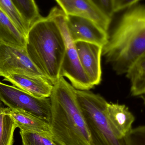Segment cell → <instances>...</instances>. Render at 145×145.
<instances>
[{
	"instance_id": "6da1fadb",
	"label": "cell",
	"mask_w": 145,
	"mask_h": 145,
	"mask_svg": "<svg viewBox=\"0 0 145 145\" xmlns=\"http://www.w3.org/2000/svg\"><path fill=\"white\" fill-rule=\"evenodd\" d=\"M76 89L63 77L54 84L50 97V124L53 138L58 145H93Z\"/></svg>"
},
{
	"instance_id": "7a4b0ae2",
	"label": "cell",
	"mask_w": 145,
	"mask_h": 145,
	"mask_svg": "<svg viewBox=\"0 0 145 145\" xmlns=\"http://www.w3.org/2000/svg\"><path fill=\"white\" fill-rule=\"evenodd\" d=\"M145 52V5L130 8L123 15L102 55L118 75L127 74Z\"/></svg>"
},
{
	"instance_id": "3957f363",
	"label": "cell",
	"mask_w": 145,
	"mask_h": 145,
	"mask_svg": "<svg viewBox=\"0 0 145 145\" xmlns=\"http://www.w3.org/2000/svg\"><path fill=\"white\" fill-rule=\"evenodd\" d=\"M26 50L33 63L54 84L60 77L65 53L64 39L58 25L48 16L42 17L31 26Z\"/></svg>"
},
{
	"instance_id": "277c9868",
	"label": "cell",
	"mask_w": 145,
	"mask_h": 145,
	"mask_svg": "<svg viewBox=\"0 0 145 145\" xmlns=\"http://www.w3.org/2000/svg\"><path fill=\"white\" fill-rule=\"evenodd\" d=\"M76 95L89 130L93 145H127L113 132L106 113L107 102L99 95L76 89Z\"/></svg>"
},
{
	"instance_id": "5b68a950",
	"label": "cell",
	"mask_w": 145,
	"mask_h": 145,
	"mask_svg": "<svg viewBox=\"0 0 145 145\" xmlns=\"http://www.w3.org/2000/svg\"><path fill=\"white\" fill-rule=\"evenodd\" d=\"M50 16L57 24L62 32L65 44V53L61 67L60 77H65L76 89L87 90L93 88L90 82L81 65L75 42L71 39L65 22L66 14L62 9L54 7L51 10Z\"/></svg>"
},
{
	"instance_id": "8992f818",
	"label": "cell",
	"mask_w": 145,
	"mask_h": 145,
	"mask_svg": "<svg viewBox=\"0 0 145 145\" xmlns=\"http://www.w3.org/2000/svg\"><path fill=\"white\" fill-rule=\"evenodd\" d=\"M0 100L11 110L25 112L50 123V98H37L15 86L0 82Z\"/></svg>"
},
{
	"instance_id": "52a82bcc",
	"label": "cell",
	"mask_w": 145,
	"mask_h": 145,
	"mask_svg": "<svg viewBox=\"0 0 145 145\" xmlns=\"http://www.w3.org/2000/svg\"><path fill=\"white\" fill-rule=\"evenodd\" d=\"M12 73L45 77L33 63L26 49L0 42V76Z\"/></svg>"
},
{
	"instance_id": "ba28073f",
	"label": "cell",
	"mask_w": 145,
	"mask_h": 145,
	"mask_svg": "<svg viewBox=\"0 0 145 145\" xmlns=\"http://www.w3.org/2000/svg\"><path fill=\"white\" fill-rule=\"evenodd\" d=\"M66 26L74 42L84 41L104 47L109 40L106 31L90 20L82 17L66 15Z\"/></svg>"
},
{
	"instance_id": "9c48e42d",
	"label": "cell",
	"mask_w": 145,
	"mask_h": 145,
	"mask_svg": "<svg viewBox=\"0 0 145 145\" xmlns=\"http://www.w3.org/2000/svg\"><path fill=\"white\" fill-rule=\"evenodd\" d=\"M82 67L92 84H99L101 81V58L103 47L84 41L75 42Z\"/></svg>"
},
{
	"instance_id": "30bf717a",
	"label": "cell",
	"mask_w": 145,
	"mask_h": 145,
	"mask_svg": "<svg viewBox=\"0 0 145 145\" xmlns=\"http://www.w3.org/2000/svg\"><path fill=\"white\" fill-rule=\"evenodd\" d=\"M66 15L88 19L107 32L112 19L103 14L90 0H56Z\"/></svg>"
},
{
	"instance_id": "8fae6325",
	"label": "cell",
	"mask_w": 145,
	"mask_h": 145,
	"mask_svg": "<svg viewBox=\"0 0 145 145\" xmlns=\"http://www.w3.org/2000/svg\"><path fill=\"white\" fill-rule=\"evenodd\" d=\"M3 80L37 98H50L53 89L54 84L44 76L12 73Z\"/></svg>"
},
{
	"instance_id": "7c38bea8",
	"label": "cell",
	"mask_w": 145,
	"mask_h": 145,
	"mask_svg": "<svg viewBox=\"0 0 145 145\" xmlns=\"http://www.w3.org/2000/svg\"><path fill=\"white\" fill-rule=\"evenodd\" d=\"M106 113L113 132L118 138L124 139L132 129L135 118L125 105L107 102Z\"/></svg>"
},
{
	"instance_id": "4fadbf2b",
	"label": "cell",
	"mask_w": 145,
	"mask_h": 145,
	"mask_svg": "<svg viewBox=\"0 0 145 145\" xmlns=\"http://www.w3.org/2000/svg\"><path fill=\"white\" fill-rule=\"evenodd\" d=\"M0 42L20 49H26V37L21 33L0 7Z\"/></svg>"
},
{
	"instance_id": "5bb4252c",
	"label": "cell",
	"mask_w": 145,
	"mask_h": 145,
	"mask_svg": "<svg viewBox=\"0 0 145 145\" xmlns=\"http://www.w3.org/2000/svg\"><path fill=\"white\" fill-rule=\"evenodd\" d=\"M9 114L20 130L52 133L50 123L38 117L23 111L10 109Z\"/></svg>"
},
{
	"instance_id": "9a60e30c",
	"label": "cell",
	"mask_w": 145,
	"mask_h": 145,
	"mask_svg": "<svg viewBox=\"0 0 145 145\" xmlns=\"http://www.w3.org/2000/svg\"><path fill=\"white\" fill-rule=\"evenodd\" d=\"M126 74L131 82L132 95L138 96L144 94L145 92V52Z\"/></svg>"
},
{
	"instance_id": "2e32d148",
	"label": "cell",
	"mask_w": 145,
	"mask_h": 145,
	"mask_svg": "<svg viewBox=\"0 0 145 145\" xmlns=\"http://www.w3.org/2000/svg\"><path fill=\"white\" fill-rule=\"evenodd\" d=\"M10 108L0 109V145H13L17 125L9 114Z\"/></svg>"
},
{
	"instance_id": "e0dca14e",
	"label": "cell",
	"mask_w": 145,
	"mask_h": 145,
	"mask_svg": "<svg viewBox=\"0 0 145 145\" xmlns=\"http://www.w3.org/2000/svg\"><path fill=\"white\" fill-rule=\"evenodd\" d=\"M11 1L29 28L35 22L41 18L35 0H11Z\"/></svg>"
},
{
	"instance_id": "ac0fdd59",
	"label": "cell",
	"mask_w": 145,
	"mask_h": 145,
	"mask_svg": "<svg viewBox=\"0 0 145 145\" xmlns=\"http://www.w3.org/2000/svg\"><path fill=\"white\" fill-rule=\"evenodd\" d=\"M23 145H58L51 133L20 130Z\"/></svg>"
},
{
	"instance_id": "d6986e66",
	"label": "cell",
	"mask_w": 145,
	"mask_h": 145,
	"mask_svg": "<svg viewBox=\"0 0 145 145\" xmlns=\"http://www.w3.org/2000/svg\"><path fill=\"white\" fill-rule=\"evenodd\" d=\"M0 7L8 15L19 30L26 37L30 28L15 8L11 0H0Z\"/></svg>"
},
{
	"instance_id": "ffe728a7",
	"label": "cell",
	"mask_w": 145,
	"mask_h": 145,
	"mask_svg": "<svg viewBox=\"0 0 145 145\" xmlns=\"http://www.w3.org/2000/svg\"><path fill=\"white\" fill-rule=\"evenodd\" d=\"M124 140L127 145H145V125L132 129Z\"/></svg>"
},
{
	"instance_id": "44dd1931",
	"label": "cell",
	"mask_w": 145,
	"mask_h": 145,
	"mask_svg": "<svg viewBox=\"0 0 145 145\" xmlns=\"http://www.w3.org/2000/svg\"><path fill=\"white\" fill-rule=\"evenodd\" d=\"M95 6L105 16L110 18L114 13L113 9V0H90Z\"/></svg>"
},
{
	"instance_id": "7402d4cb",
	"label": "cell",
	"mask_w": 145,
	"mask_h": 145,
	"mask_svg": "<svg viewBox=\"0 0 145 145\" xmlns=\"http://www.w3.org/2000/svg\"><path fill=\"white\" fill-rule=\"evenodd\" d=\"M141 0H113V9L114 13L125 8L132 7Z\"/></svg>"
},
{
	"instance_id": "603a6c76",
	"label": "cell",
	"mask_w": 145,
	"mask_h": 145,
	"mask_svg": "<svg viewBox=\"0 0 145 145\" xmlns=\"http://www.w3.org/2000/svg\"><path fill=\"white\" fill-rule=\"evenodd\" d=\"M4 104H3V102L1 101V100H0V109L4 108Z\"/></svg>"
},
{
	"instance_id": "cb8c5ba5",
	"label": "cell",
	"mask_w": 145,
	"mask_h": 145,
	"mask_svg": "<svg viewBox=\"0 0 145 145\" xmlns=\"http://www.w3.org/2000/svg\"><path fill=\"white\" fill-rule=\"evenodd\" d=\"M144 94H145V98H144V101H145V92Z\"/></svg>"
}]
</instances>
